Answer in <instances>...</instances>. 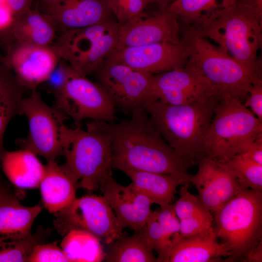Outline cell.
Here are the masks:
<instances>
[{
  "instance_id": "19",
  "label": "cell",
  "mask_w": 262,
  "mask_h": 262,
  "mask_svg": "<svg viewBox=\"0 0 262 262\" xmlns=\"http://www.w3.org/2000/svg\"><path fill=\"white\" fill-rule=\"evenodd\" d=\"M177 234L162 262H210L230 256L227 247L217 241L213 226L200 233L187 236Z\"/></svg>"
},
{
  "instance_id": "43",
  "label": "cell",
  "mask_w": 262,
  "mask_h": 262,
  "mask_svg": "<svg viewBox=\"0 0 262 262\" xmlns=\"http://www.w3.org/2000/svg\"><path fill=\"white\" fill-rule=\"evenodd\" d=\"M58 0H41L46 8V13L50 15Z\"/></svg>"
},
{
  "instance_id": "30",
  "label": "cell",
  "mask_w": 262,
  "mask_h": 262,
  "mask_svg": "<svg viewBox=\"0 0 262 262\" xmlns=\"http://www.w3.org/2000/svg\"><path fill=\"white\" fill-rule=\"evenodd\" d=\"M49 233L41 228L22 239L0 241V262H27L33 247L44 243Z\"/></svg>"
},
{
  "instance_id": "40",
  "label": "cell",
  "mask_w": 262,
  "mask_h": 262,
  "mask_svg": "<svg viewBox=\"0 0 262 262\" xmlns=\"http://www.w3.org/2000/svg\"><path fill=\"white\" fill-rule=\"evenodd\" d=\"M32 0H3V5L10 12L16 23L19 19L31 8Z\"/></svg>"
},
{
  "instance_id": "35",
  "label": "cell",
  "mask_w": 262,
  "mask_h": 262,
  "mask_svg": "<svg viewBox=\"0 0 262 262\" xmlns=\"http://www.w3.org/2000/svg\"><path fill=\"white\" fill-rule=\"evenodd\" d=\"M27 262H70L57 242L39 244L33 248Z\"/></svg>"
},
{
  "instance_id": "26",
  "label": "cell",
  "mask_w": 262,
  "mask_h": 262,
  "mask_svg": "<svg viewBox=\"0 0 262 262\" xmlns=\"http://www.w3.org/2000/svg\"><path fill=\"white\" fill-rule=\"evenodd\" d=\"M26 89L22 85L0 53V164L5 152L3 137L8 124L19 115Z\"/></svg>"
},
{
  "instance_id": "39",
  "label": "cell",
  "mask_w": 262,
  "mask_h": 262,
  "mask_svg": "<svg viewBox=\"0 0 262 262\" xmlns=\"http://www.w3.org/2000/svg\"><path fill=\"white\" fill-rule=\"evenodd\" d=\"M243 104L246 107H249L253 114L262 121V80L253 84L248 97Z\"/></svg>"
},
{
  "instance_id": "4",
  "label": "cell",
  "mask_w": 262,
  "mask_h": 262,
  "mask_svg": "<svg viewBox=\"0 0 262 262\" xmlns=\"http://www.w3.org/2000/svg\"><path fill=\"white\" fill-rule=\"evenodd\" d=\"M60 138L65 162L64 168L78 182L79 188L95 191L112 176L110 144L103 133L71 129L62 122Z\"/></svg>"
},
{
  "instance_id": "6",
  "label": "cell",
  "mask_w": 262,
  "mask_h": 262,
  "mask_svg": "<svg viewBox=\"0 0 262 262\" xmlns=\"http://www.w3.org/2000/svg\"><path fill=\"white\" fill-rule=\"evenodd\" d=\"M260 137L262 121L240 100L221 97L205 138V157L228 160L247 151Z\"/></svg>"
},
{
  "instance_id": "28",
  "label": "cell",
  "mask_w": 262,
  "mask_h": 262,
  "mask_svg": "<svg viewBox=\"0 0 262 262\" xmlns=\"http://www.w3.org/2000/svg\"><path fill=\"white\" fill-rule=\"evenodd\" d=\"M104 260L108 262H155L152 252L140 231L130 236L121 235L108 244Z\"/></svg>"
},
{
  "instance_id": "11",
  "label": "cell",
  "mask_w": 262,
  "mask_h": 262,
  "mask_svg": "<svg viewBox=\"0 0 262 262\" xmlns=\"http://www.w3.org/2000/svg\"><path fill=\"white\" fill-rule=\"evenodd\" d=\"M19 115L26 117L29 125L28 135L19 142L21 148L43 157L47 162L63 155L60 127L66 115L46 103L36 90L23 98Z\"/></svg>"
},
{
  "instance_id": "36",
  "label": "cell",
  "mask_w": 262,
  "mask_h": 262,
  "mask_svg": "<svg viewBox=\"0 0 262 262\" xmlns=\"http://www.w3.org/2000/svg\"><path fill=\"white\" fill-rule=\"evenodd\" d=\"M213 215L208 210L191 217L180 220V236H187L200 233L213 226Z\"/></svg>"
},
{
  "instance_id": "38",
  "label": "cell",
  "mask_w": 262,
  "mask_h": 262,
  "mask_svg": "<svg viewBox=\"0 0 262 262\" xmlns=\"http://www.w3.org/2000/svg\"><path fill=\"white\" fill-rule=\"evenodd\" d=\"M154 212L158 222L169 237L172 239L179 233L180 221L176 215L174 204H170Z\"/></svg>"
},
{
  "instance_id": "41",
  "label": "cell",
  "mask_w": 262,
  "mask_h": 262,
  "mask_svg": "<svg viewBox=\"0 0 262 262\" xmlns=\"http://www.w3.org/2000/svg\"><path fill=\"white\" fill-rule=\"evenodd\" d=\"M244 154L252 161L262 165V137L255 141Z\"/></svg>"
},
{
  "instance_id": "3",
  "label": "cell",
  "mask_w": 262,
  "mask_h": 262,
  "mask_svg": "<svg viewBox=\"0 0 262 262\" xmlns=\"http://www.w3.org/2000/svg\"><path fill=\"white\" fill-rule=\"evenodd\" d=\"M188 58L185 68L205 79L220 97L244 102L253 84L262 76L249 70L208 38L185 30L182 38Z\"/></svg>"
},
{
  "instance_id": "9",
  "label": "cell",
  "mask_w": 262,
  "mask_h": 262,
  "mask_svg": "<svg viewBox=\"0 0 262 262\" xmlns=\"http://www.w3.org/2000/svg\"><path fill=\"white\" fill-rule=\"evenodd\" d=\"M53 215L54 228L63 236L72 230H81L103 240L108 245L123 235V229L103 196L76 197Z\"/></svg>"
},
{
  "instance_id": "25",
  "label": "cell",
  "mask_w": 262,
  "mask_h": 262,
  "mask_svg": "<svg viewBox=\"0 0 262 262\" xmlns=\"http://www.w3.org/2000/svg\"><path fill=\"white\" fill-rule=\"evenodd\" d=\"M0 164L9 180L19 188L39 187L45 171L37 155L23 148L5 151Z\"/></svg>"
},
{
  "instance_id": "44",
  "label": "cell",
  "mask_w": 262,
  "mask_h": 262,
  "mask_svg": "<svg viewBox=\"0 0 262 262\" xmlns=\"http://www.w3.org/2000/svg\"><path fill=\"white\" fill-rule=\"evenodd\" d=\"M174 0H153V3L158 4L161 10H165L167 5Z\"/></svg>"
},
{
  "instance_id": "15",
  "label": "cell",
  "mask_w": 262,
  "mask_h": 262,
  "mask_svg": "<svg viewBox=\"0 0 262 262\" xmlns=\"http://www.w3.org/2000/svg\"><path fill=\"white\" fill-rule=\"evenodd\" d=\"M3 54L20 82L31 91L46 81L60 60L53 46L13 43Z\"/></svg>"
},
{
  "instance_id": "24",
  "label": "cell",
  "mask_w": 262,
  "mask_h": 262,
  "mask_svg": "<svg viewBox=\"0 0 262 262\" xmlns=\"http://www.w3.org/2000/svg\"><path fill=\"white\" fill-rule=\"evenodd\" d=\"M122 172L131 180V186L160 208L171 204L179 186L191 183V177L131 169Z\"/></svg>"
},
{
  "instance_id": "33",
  "label": "cell",
  "mask_w": 262,
  "mask_h": 262,
  "mask_svg": "<svg viewBox=\"0 0 262 262\" xmlns=\"http://www.w3.org/2000/svg\"><path fill=\"white\" fill-rule=\"evenodd\" d=\"M109 9L120 23L143 12L153 0H106Z\"/></svg>"
},
{
  "instance_id": "32",
  "label": "cell",
  "mask_w": 262,
  "mask_h": 262,
  "mask_svg": "<svg viewBox=\"0 0 262 262\" xmlns=\"http://www.w3.org/2000/svg\"><path fill=\"white\" fill-rule=\"evenodd\" d=\"M147 246L158 253L157 262H162L171 244V238L164 232L152 211L144 227L139 230Z\"/></svg>"
},
{
  "instance_id": "8",
  "label": "cell",
  "mask_w": 262,
  "mask_h": 262,
  "mask_svg": "<svg viewBox=\"0 0 262 262\" xmlns=\"http://www.w3.org/2000/svg\"><path fill=\"white\" fill-rule=\"evenodd\" d=\"M120 23L109 20L92 26L63 31L53 46L61 60L87 76L98 71L116 48Z\"/></svg>"
},
{
  "instance_id": "31",
  "label": "cell",
  "mask_w": 262,
  "mask_h": 262,
  "mask_svg": "<svg viewBox=\"0 0 262 262\" xmlns=\"http://www.w3.org/2000/svg\"><path fill=\"white\" fill-rule=\"evenodd\" d=\"M220 161L231 170L242 187L262 190V165L252 161L244 153Z\"/></svg>"
},
{
  "instance_id": "12",
  "label": "cell",
  "mask_w": 262,
  "mask_h": 262,
  "mask_svg": "<svg viewBox=\"0 0 262 262\" xmlns=\"http://www.w3.org/2000/svg\"><path fill=\"white\" fill-rule=\"evenodd\" d=\"M97 83L115 108L129 114L149 100L152 76L123 64L106 60L98 70Z\"/></svg>"
},
{
  "instance_id": "13",
  "label": "cell",
  "mask_w": 262,
  "mask_h": 262,
  "mask_svg": "<svg viewBox=\"0 0 262 262\" xmlns=\"http://www.w3.org/2000/svg\"><path fill=\"white\" fill-rule=\"evenodd\" d=\"M188 55L187 46L182 39L180 43L162 42L115 48L106 60L155 75L184 68Z\"/></svg>"
},
{
  "instance_id": "10",
  "label": "cell",
  "mask_w": 262,
  "mask_h": 262,
  "mask_svg": "<svg viewBox=\"0 0 262 262\" xmlns=\"http://www.w3.org/2000/svg\"><path fill=\"white\" fill-rule=\"evenodd\" d=\"M54 97V107L70 117L76 127H81L85 119L109 122L116 119V108L104 90L72 68L63 88Z\"/></svg>"
},
{
  "instance_id": "18",
  "label": "cell",
  "mask_w": 262,
  "mask_h": 262,
  "mask_svg": "<svg viewBox=\"0 0 262 262\" xmlns=\"http://www.w3.org/2000/svg\"><path fill=\"white\" fill-rule=\"evenodd\" d=\"M111 207L120 226L140 230L147 223L152 211L151 201L131 184L118 183L110 176L100 190Z\"/></svg>"
},
{
  "instance_id": "23",
  "label": "cell",
  "mask_w": 262,
  "mask_h": 262,
  "mask_svg": "<svg viewBox=\"0 0 262 262\" xmlns=\"http://www.w3.org/2000/svg\"><path fill=\"white\" fill-rule=\"evenodd\" d=\"M45 166L39 187L44 207L54 214L75 200L78 182L56 161L48 162Z\"/></svg>"
},
{
  "instance_id": "5",
  "label": "cell",
  "mask_w": 262,
  "mask_h": 262,
  "mask_svg": "<svg viewBox=\"0 0 262 262\" xmlns=\"http://www.w3.org/2000/svg\"><path fill=\"white\" fill-rule=\"evenodd\" d=\"M213 213L214 232L231 254L228 260H243L262 240V190L243 188Z\"/></svg>"
},
{
  "instance_id": "2",
  "label": "cell",
  "mask_w": 262,
  "mask_h": 262,
  "mask_svg": "<svg viewBox=\"0 0 262 262\" xmlns=\"http://www.w3.org/2000/svg\"><path fill=\"white\" fill-rule=\"evenodd\" d=\"M220 98L209 96L183 105L150 101L144 109L169 146L195 165L205 157V138Z\"/></svg>"
},
{
  "instance_id": "17",
  "label": "cell",
  "mask_w": 262,
  "mask_h": 262,
  "mask_svg": "<svg viewBox=\"0 0 262 262\" xmlns=\"http://www.w3.org/2000/svg\"><path fill=\"white\" fill-rule=\"evenodd\" d=\"M197 164V172L191 175L190 182L196 188L198 197L211 212L218 210L244 188L221 161L205 157Z\"/></svg>"
},
{
  "instance_id": "37",
  "label": "cell",
  "mask_w": 262,
  "mask_h": 262,
  "mask_svg": "<svg viewBox=\"0 0 262 262\" xmlns=\"http://www.w3.org/2000/svg\"><path fill=\"white\" fill-rule=\"evenodd\" d=\"M72 67L65 61L60 59L57 65L43 83L49 92L55 96L65 86Z\"/></svg>"
},
{
  "instance_id": "29",
  "label": "cell",
  "mask_w": 262,
  "mask_h": 262,
  "mask_svg": "<svg viewBox=\"0 0 262 262\" xmlns=\"http://www.w3.org/2000/svg\"><path fill=\"white\" fill-rule=\"evenodd\" d=\"M99 239L81 230H72L64 236L61 248L70 262H99L104 259Z\"/></svg>"
},
{
  "instance_id": "34",
  "label": "cell",
  "mask_w": 262,
  "mask_h": 262,
  "mask_svg": "<svg viewBox=\"0 0 262 262\" xmlns=\"http://www.w3.org/2000/svg\"><path fill=\"white\" fill-rule=\"evenodd\" d=\"M189 186L187 184L182 185L180 189V197L174 204L175 211L179 220L209 210L198 196L189 192Z\"/></svg>"
},
{
  "instance_id": "7",
  "label": "cell",
  "mask_w": 262,
  "mask_h": 262,
  "mask_svg": "<svg viewBox=\"0 0 262 262\" xmlns=\"http://www.w3.org/2000/svg\"><path fill=\"white\" fill-rule=\"evenodd\" d=\"M262 19L237 3L200 33L214 41L242 65L262 76L258 52L262 44Z\"/></svg>"
},
{
  "instance_id": "14",
  "label": "cell",
  "mask_w": 262,
  "mask_h": 262,
  "mask_svg": "<svg viewBox=\"0 0 262 262\" xmlns=\"http://www.w3.org/2000/svg\"><path fill=\"white\" fill-rule=\"evenodd\" d=\"M180 34V26L175 15L166 10L150 15L142 12L120 23L116 48L162 42L180 43L182 39Z\"/></svg>"
},
{
  "instance_id": "27",
  "label": "cell",
  "mask_w": 262,
  "mask_h": 262,
  "mask_svg": "<svg viewBox=\"0 0 262 262\" xmlns=\"http://www.w3.org/2000/svg\"><path fill=\"white\" fill-rule=\"evenodd\" d=\"M57 28L49 15L31 8L16 23L13 32L12 44L51 46L56 37Z\"/></svg>"
},
{
  "instance_id": "42",
  "label": "cell",
  "mask_w": 262,
  "mask_h": 262,
  "mask_svg": "<svg viewBox=\"0 0 262 262\" xmlns=\"http://www.w3.org/2000/svg\"><path fill=\"white\" fill-rule=\"evenodd\" d=\"M262 240L252 248L245 256L243 260L249 262H262Z\"/></svg>"
},
{
  "instance_id": "21",
  "label": "cell",
  "mask_w": 262,
  "mask_h": 262,
  "mask_svg": "<svg viewBox=\"0 0 262 262\" xmlns=\"http://www.w3.org/2000/svg\"><path fill=\"white\" fill-rule=\"evenodd\" d=\"M238 0H174L165 10L180 17L186 30L200 33L236 4Z\"/></svg>"
},
{
  "instance_id": "1",
  "label": "cell",
  "mask_w": 262,
  "mask_h": 262,
  "mask_svg": "<svg viewBox=\"0 0 262 262\" xmlns=\"http://www.w3.org/2000/svg\"><path fill=\"white\" fill-rule=\"evenodd\" d=\"M143 108L118 123L91 120L87 130L100 131L108 137L113 168L172 174L190 178L194 165L166 142Z\"/></svg>"
},
{
  "instance_id": "20",
  "label": "cell",
  "mask_w": 262,
  "mask_h": 262,
  "mask_svg": "<svg viewBox=\"0 0 262 262\" xmlns=\"http://www.w3.org/2000/svg\"><path fill=\"white\" fill-rule=\"evenodd\" d=\"M110 13L106 0H58L50 16L63 31L110 20Z\"/></svg>"
},
{
  "instance_id": "45",
  "label": "cell",
  "mask_w": 262,
  "mask_h": 262,
  "mask_svg": "<svg viewBox=\"0 0 262 262\" xmlns=\"http://www.w3.org/2000/svg\"><path fill=\"white\" fill-rule=\"evenodd\" d=\"M6 188L3 185L1 179L0 178V193L2 192Z\"/></svg>"
},
{
  "instance_id": "22",
  "label": "cell",
  "mask_w": 262,
  "mask_h": 262,
  "mask_svg": "<svg viewBox=\"0 0 262 262\" xmlns=\"http://www.w3.org/2000/svg\"><path fill=\"white\" fill-rule=\"evenodd\" d=\"M41 210L39 205L24 206L16 194L4 189L0 193V241L20 240L30 235Z\"/></svg>"
},
{
  "instance_id": "16",
  "label": "cell",
  "mask_w": 262,
  "mask_h": 262,
  "mask_svg": "<svg viewBox=\"0 0 262 262\" xmlns=\"http://www.w3.org/2000/svg\"><path fill=\"white\" fill-rule=\"evenodd\" d=\"M212 96L218 95L205 79L183 68L152 75L148 101L183 105Z\"/></svg>"
}]
</instances>
